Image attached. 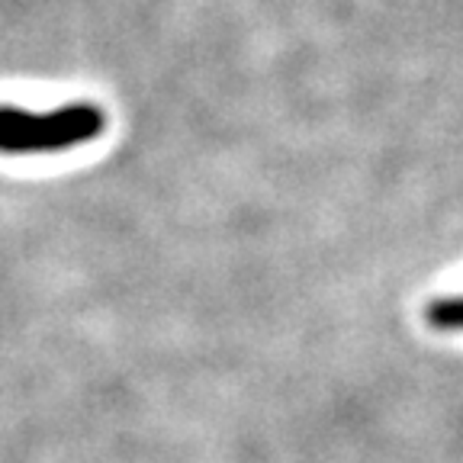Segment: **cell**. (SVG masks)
Segmentation results:
<instances>
[{
  "instance_id": "cell-1",
  "label": "cell",
  "mask_w": 463,
  "mask_h": 463,
  "mask_svg": "<svg viewBox=\"0 0 463 463\" xmlns=\"http://www.w3.org/2000/svg\"><path fill=\"white\" fill-rule=\"evenodd\" d=\"M103 126H107V116L94 103H68V107L52 109V113L4 107L0 109V152H61V148L97 138Z\"/></svg>"
},
{
  "instance_id": "cell-2",
  "label": "cell",
  "mask_w": 463,
  "mask_h": 463,
  "mask_svg": "<svg viewBox=\"0 0 463 463\" xmlns=\"http://www.w3.org/2000/svg\"><path fill=\"white\" fill-rule=\"evenodd\" d=\"M428 322L441 332H463V297L428 306Z\"/></svg>"
}]
</instances>
